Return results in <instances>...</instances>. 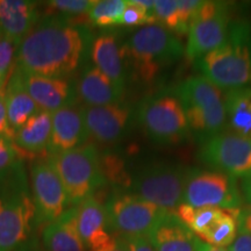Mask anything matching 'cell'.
Segmentation results:
<instances>
[{"label":"cell","instance_id":"obj_37","mask_svg":"<svg viewBox=\"0 0 251 251\" xmlns=\"http://www.w3.org/2000/svg\"><path fill=\"white\" fill-rule=\"evenodd\" d=\"M229 251H251V234L238 228L236 238L229 248Z\"/></svg>","mask_w":251,"mask_h":251},{"label":"cell","instance_id":"obj_14","mask_svg":"<svg viewBox=\"0 0 251 251\" xmlns=\"http://www.w3.org/2000/svg\"><path fill=\"white\" fill-rule=\"evenodd\" d=\"M84 118L89 137L100 144H114L130 129L135 109L129 103L120 101L106 106H86Z\"/></svg>","mask_w":251,"mask_h":251},{"label":"cell","instance_id":"obj_2","mask_svg":"<svg viewBox=\"0 0 251 251\" xmlns=\"http://www.w3.org/2000/svg\"><path fill=\"white\" fill-rule=\"evenodd\" d=\"M197 65L200 76L221 90L251 86V24L231 23L225 42L197 61Z\"/></svg>","mask_w":251,"mask_h":251},{"label":"cell","instance_id":"obj_40","mask_svg":"<svg viewBox=\"0 0 251 251\" xmlns=\"http://www.w3.org/2000/svg\"><path fill=\"white\" fill-rule=\"evenodd\" d=\"M194 247H196V251H229L227 248L215 247L212 246V244L203 242L202 240H200V238L197 236L196 240H194Z\"/></svg>","mask_w":251,"mask_h":251},{"label":"cell","instance_id":"obj_29","mask_svg":"<svg viewBox=\"0 0 251 251\" xmlns=\"http://www.w3.org/2000/svg\"><path fill=\"white\" fill-rule=\"evenodd\" d=\"M153 15H155L156 23L164 26L166 29L174 34H187L183 23L179 7H178V0H158L155 1L153 7Z\"/></svg>","mask_w":251,"mask_h":251},{"label":"cell","instance_id":"obj_27","mask_svg":"<svg viewBox=\"0 0 251 251\" xmlns=\"http://www.w3.org/2000/svg\"><path fill=\"white\" fill-rule=\"evenodd\" d=\"M240 211V209H238ZM238 211H225L199 238L215 247H230L238 231Z\"/></svg>","mask_w":251,"mask_h":251},{"label":"cell","instance_id":"obj_41","mask_svg":"<svg viewBox=\"0 0 251 251\" xmlns=\"http://www.w3.org/2000/svg\"><path fill=\"white\" fill-rule=\"evenodd\" d=\"M242 192H243L244 199L249 202V205H251V176L250 177H247L243 179Z\"/></svg>","mask_w":251,"mask_h":251},{"label":"cell","instance_id":"obj_19","mask_svg":"<svg viewBox=\"0 0 251 251\" xmlns=\"http://www.w3.org/2000/svg\"><path fill=\"white\" fill-rule=\"evenodd\" d=\"M39 17L36 1L0 0V35L21 42L37 24Z\"/></svg>","mask_w":251,"mask_h":251},{"label":"cell","instance_id":"obj_38","mask_svg":"<svg viewBox=\"0 0 251 251\" xmlns=\"http://www.w3.org/2000/svg\"><path fill=\"white\" fill-rule=\"evenodd\" d=\"M128 240L130 251H156L148 236L126 237Z\"/></svg>","mask_w":251,"mask_h":251},{"label":"cell","instance_id":"obj_21","mask_svg":"<svg viewBox=\"0 0 251 251\" xmlns=\"http://www.w3.org/2000/svg\"><path fill=\"white\" fill-rule=\"evenodd\" d=\"M42 238L47 251H85L77 227V207L68 209L57 220L50 222Z\"/></svg>","mask_w":251,"mask_h":251},{"label":"cell","instance_id":"obj_31","mask_svg":"<svg viewBox=\"0 0 251 251\" xmlns=\"http://www.w3.org/2000/svg\"><path fill=\"white\" fill-rule=\"evenodd\" d=\"M100 166L106 181L121 187H130L131 178L126 174L120 157L112 152L100 155Z\"/></svg>","mask_w":251,"mask_h":251},{"label":"cell","instance_id":"obj_10","mask_svg":"<svg viewBox=\"0 0 251 251\" xmlns=\"http://www.w3.org/2000/svg\"><path fill=\"white\" fill-rule=\"evenodd\" d=\"M184 203L201 208L215 207L225 211H238L242 196L235 178L219 171L187 170L184 188Z\"/></svg>","mask_w":251,"mask_h":251},{"label":"cell","instance_id":"obj_28","mask_svg":"<svg viewBox=\"0 0 251 251\" xmlns=\"http://www.w3.org/2000/svg\"><path fill=\"white\" fill-rule=\"evenodd\" d=\"M125 7L126 0H94L87 17L94 26H115L121 25Z\"/></svg>","mask_w":251,"mask_h":251},{"label":"cell","instance_id":"obj_30","mask_svg":"<svg viewBox=\"0 0 251 251\" xmlns=\"http://www.w3.org/2000/svg\"><path fill=\"white\" fill-rule=\"evenodd\" d=\"M94 0H51L47 1L48 15L74 20L75 17L89 14Z\"/></svg>","mask_w":251,"mask_h":251},{"label":"cell","instance_id":"obj_23","mask_svg":"<svg viewBox=\"0 0 251 251\" xmlns=\"http://www.w3.org/2000/svg\"><path fill=\"white\" fill-rule=\"evenodd\" d=\"M51 134V113L40 111L33 115L14 135L13 143L20 151L31 155L47 151Z\"/></svg>","mask_w":251,"mask_h":251},{"label":"cell","instance_id":"obj_17","mask_svg":"<svg viewBox=\"0 0 251 251\" xmlns=\"http://www.w3.org/2000/svg\"><path fill=\"white\" fill-rule=\"evenodd\" d=\"M90 56L94 67L119 86L125 87L128 72L124 45H120L114 33L107 31L94 37Z\"/></svg>","mask_w":251,"mask_h":251},{"label":"cell","instance_id":"obj_3","mask_svg":"<svg viewBox=\"0 0 251 251\" xmlns=\"http://www.w3.org/2000/svg\"><path fill=\"white\" fill-rule=\"evenodd\" d=\"M126 64L135 80L155 83L161 74L183 56L185 49L174 33L159 24L135 30L124 43Z\"/></svg>","mask_w":251,"mask_h":251},{"label":"cell","instance_id":"obj_12","mask_svg":"<svg viewBox=\"0 0 251 251\" xmlns=\"http://www.w3.org/2000/svg\"><path fill=\"white\" fill-rule=\"evenodd\" d=\"M200 158L219 172L244 179L251 176V139L220 133L202 143Z\"/></svg>","mask_w":251,"mask_h":251},{"label":"cell","instance_id":"obj_9","mask_svg":"<svg viewBox=\"0 0 251 251\" xmlns=\"http://www.w3.org/2000/svg\"><path fill=\"white\" fill-rule=\"evenodd\" d=\"M107 227L122 237L149 236L166 213L133 193L117 192L105 203Z\"/></svg>","mask_w":251,"mask_h":251},{"label":"cell","instance_id":"obj_26","mask_svg":"<svg viewBox=\"0 0 251 251\" xmlns=\"http://www.w3.org/2000/svg\"><path fill=\"white\" fill-rule=\"evenodd\" d=\"M222 212L224 209L215 208V207L194 208V207L183 202L177 207L174 214L197 237H200L221 215Z\"/></svg>","mask_w":251,"mask_h":251},{"label":"cell","instance_id":"obj_33","mask_svg":"<svg viewBox=\"0 0 251 251\" xmlns=\"http://www.w3.org/2000/svg\"><path fill=\"white\" fill-rule=\"evenodd\" d=\"M19 45L20 42L17 41L4 36L0 37V78L6 84L15 68Z\"/></svg>","mask_w":251,"mask_h":251},{"label":"cell","instance_id":"obj_16","mask_svg":"<svg viewBox=\"0 0 251 251\" xmlns=\"http://www.w3.org/2000/svg\"><path fill=\"white\" fill-rule=\"evenodd\" d=\"M89 139L84 107L71 105L51 113V134L47 147L49 155L70 151Z\"/></svg>","mask_w":251,"mask_h":251},{"label":"cell","instance_id":"obj_22","mask_svg":"<svg viewBox=\"0 0 251 251\" xmlns=\"http://www.w3.org/2000/svg\"><path fill=\"white\" fill-rule=\"evenodd\" d=\"M148 237L156 251H196V235L174 213H166Z\"/></svg>","mask_w":251,"mask_h":251},{"label":"cell","instance_id":"obj_32","mask_svg":"<svg viewBox=\"0 0 251 251\" xmlns=\"http://www.w3.org/2000/svg\"><path fill=\"white\" fill-rule=\"evenodd\" d=\"M157 24L153 12L149 11L136 0H126V7L122 14V26H147Z\"/></svg>","mask_w":251,"mask_h":251},{"label":"cell","instance_id":"obj_1","mask_svg":"<svg viewBox=\"0 0 251 251\" xmlns=\"http://www.w3.org/2000/svg\"><path fill=\"white\" fill-rule=\"evenodd\" d=\"M92 41L85 25L61 17L42 19L21 40L15 68L39 76L69 77L85 63Z\"/></svg>","mask_w":251,"mask_h":251},{"label":"cell","instance_id":"obj_20","mask_svg":"<svg viewBox=\"0 0 251 251\" xmlns=\"http://www.w3.org/2000/svg\"><path fill=\"white\" fill-rule=\"evenodd\" d=\"M77 227L84 244L91 250L100 248L111 240L105 205L94 194L78 205Z\"/></svg>","mask_w":251,"mask_h":251},{"label":"cell","instance_id":"obj_11","mask_svg":"<svg viewBox=\"0 0 251 251\" xmlns=\"http://www.w3.org/2000/svg\"><path fill=\"white\" fill-rule=\"evenodd\" d=\"M228 5L222 1H201L188 27L185 54L191 61L213 51L225 42L230 27Z\"/></svg>","mask_w":251,"mask_h":251},{"label":"cell","instance_id":"obj_6","mask_svg":"<svg viewBox=\"0 0 251 251\" xmlns=\"http://www.w3.org/2000/svg\"><path fill=\"white\" fill-rule=\"evenodd\" d=\"M48 162L65 188L69 205H79L106 183L100 155L92 143L67 152L48 155Z\"/></svg>","mask_w":251,"mask_h":251},{"label":"cell","instance_id":"obj_13","mask_svg":"<svg viewBox=\"0 0 251 251\" xmlns=\"http://www.w3.org/2000/svg\"><path fill=\"white\" fill-rule=\"evenodd\" d=\"M31 197L37 211V220L52 222L69 205L68 196L58 175L48 159H36L30 169Z\"/></svg>","mask_w":251,"mask_h":251},{"label":"cell","instance_id":"obj_18","mask_svg":"<svg viewBox=\"0 0 251 251\" xmlns=\"http://www.w3.org/2000/svg\"><path fill=\"white\" fill-rule=\"evenodd\" d=\"M77 97L86 106H106L122 101L125 87L119 86L94 65H86L77 81Z\"/></svg>","mask_w":251,"mask_h":251},{"label":"cell","instance_id":"obj_35","mask_svg":"<svg viewBox=\"0 0 251 251\" xmlns=\"http://www.w3.org/2000/svg\"><path fill=\"white\" fill-rule=\"evenodd\" d=\"M15 133L11 129L7 120V111H6V97L5 90L0 92V137L13 142Z\"/></svg>","mask_w":251,"mask_h":251},{"label":"cell","instance_id":"obj_15","mask_svg":"<svg viewBox=\"0 0 251 251\" xmlns=\"http://www.w3.org/2000/svg\"><path fill=\"white\" fill-rule=\"evenodd\" d=\"M11 75L17 78L41 111L54 113L61 108L75 105L76 102V87L65 78L26 74L17 68H14Z\"/></svg>","mask_w":251,"mask_h":251},{"label":"cell","instance_id":"obj_39","mask_svg":"<svg viewBox=\"0 0 251 251\" xmlns=\"http://www.w3.org/2000/svg\"><path fill=\"white\" fill-rule=\"evenodd\" d=\"M237 225L238 228L251 234V205L241 207L237 214Z\"/></svg>","mask_w":251,"mask_h":251},{"label":"cell","instance_id":"obj_36","mask_svg":"<svg viewBox=\"0 0 251 251\" xmlns=\"http://www.w3.org/2000/svg\"><path fill=\"white\" fill-rule=\"evenodd\" d=\"M91 251H130V250H129V244H128L127 238L117 235L115 237H111V240H109L107 243L103 244V246Z\"/></svg>","mask_w":251,"mask_h":251},{"label":"cell","instance_id":"obj_42","mask_svg":"<svg viewBox=\"0 0 251 251\" xmlns=\"http://www.w3.org/2000/svg\"><path fill=\"white\" fill-rule=\"evenodd\" d=\"M5 87H6V83L1 79V78H0V92H1V91H4Z\"/></svg>","mask_w":251,"mask_h":251},{"label":"cell","instance_id":"obj_24","mask_svg":"<svg viewBox=\"0 0 251 251\" xmlns=\"http://www.w3.org/2000/svg\"><path fill=\"white\" fill-rule=\"evenodd\" d=\"M5 97L8 125L14 133L41 111L13 75L9 76L6 84Z\"/></svg>","mask_w":251,"mask_h":251},{"label":"cell","instance_id":"obj_7","mask_svg":"<svg viewBox=\"0 0 251 251\" xmlns=\"http://www.w3.org/2000/svg\"><path fill=\"white\" fill-rule=\"evenodd\" d=\"M135 118L156 143L178 144L191 135L183 106L170 91H159L146 97L137 106Z\"/></svg>","mask_w":251,"mask_h":251},{"label":"cell","instance_id":"obj_34","mask_svg":"<svg viewBox=\"0 0 251 251\" xmlns=\"http://www.w3.org/2000/svg\"><path fill=\"white\" fill-rule=\"evenodd\" d=\"M23 164L19 149L12 141L0 137V180Z\"/></svg>","mask_w":251,"mask_h":251},{"label":"cell","instance_id":"obj_5","mask_svg":"<svg viewBox=\"0 0 251 251\" xmlns=\"http://www.w3.org/2000/svg\"><path fill=\"white\" fill-rule=\"evenodd\" d=\"M183 106L191 134L203 143L226 127V96L202 76H192L174 91Z\"/></svg>","mask_w":251,"mask_h":251},{"label":"cell","instance_id":"obj_8","mask_svg":"<svg viewBox=\"0 0 251 251\" xmlns=\"http://www.w3.org/2000/svg\"><path fill=\"white\" fill-rule=\"evenodd\" d=\"M186 174L187 170L172 163H149L141 166L131 178V193L165 212L175 213L184 201Z\"/></svg>","mask_w":251,"mask_h":251},{"label":"cell","instance_id":"obj_25","mask_svg":"<svg viewBox=\"0 0 251 251\" xmlns=\"http://www.w3.org/2000/svg\"><path fill=\"white\" fill-rule=\"evenodd\" d=\"M226 114V126L231 133L251 139V86L228 91Z\"/></svg>","mask_w":251,"mask_h":251},{"label":"cell","instance_id":"obj_4","mask_svg":"<svg viewBox=\"0 0 251 251\" xmlns=\"http://www.w3.org/2000/svg\"><path fill=\"white\" fill-rule=\"evenodd\" d=\"M37 220L24 165L0 180V251H14L29 238Z\"/></svg>","mask_w":251,"mask_h":251}]
</instances>
